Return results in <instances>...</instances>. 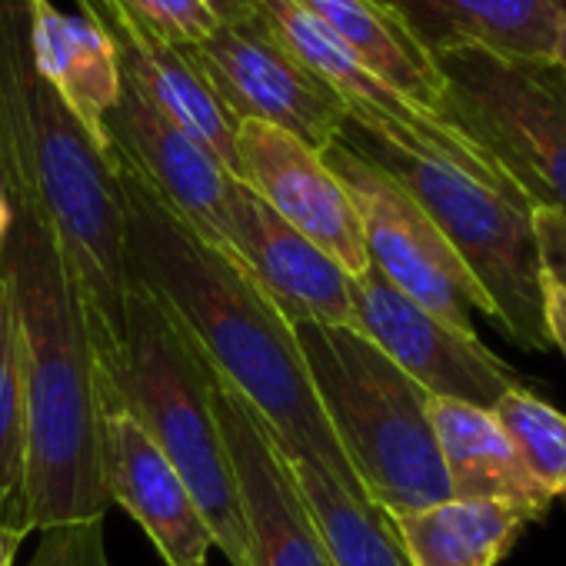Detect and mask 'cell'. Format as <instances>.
Here are the masks:
<instances>
[{
  "mask_svg": "<svg viewBox=\"0 0 566 566\" xmlns=\"http://www.w3.org/2000/svg\"><path fill=\"white\" fill-rule=\"evenodd\" d=\"M114 164L137 287L167 307L203 364L253 407L283 457L317 463L367 496L321 410L294 327L230 256L187 230L117 154Z\"/></svg>",
  "mask_w": 566,
  "mask_h": 566,
  "instance_id": "6da1fadb",
  "label": "cell"
},
{
  "mask_svg": "<svg viewBox=\"0 0 566 566\" xmlns=\"http://www.w3.org/2000/svg\"><path fill=\"white\" fill-rule=\"evenodd\" d=\"M0 177L11 210L51 233L107 370L134 297L124 190L114 154L91 140L34 71L28 0H0Z\"/></svg>",
  "mask_w": 566,
  "mask_h": 566,
  "instance_id": "7a4b0ae2",
  "label": "cell"
},
{
  "mask_svg": "<svg viewBox=\"0 0 566 566\" xmlns=\"http://www.w3.org/2000/svg\"><path fill=\"white\" fill-rule=\"evenodd\" d=\"M0 273L21 350L28 523L41 533L104 520V377L81 294L51 233L24 213H14Z\"/></svg>",
  "mask_w": 566,
  "mask_h": 566,
  "instance_id": "3957f363",
  "label": "cell"
},
{
  "mask_svg": "<svg viewBox=\"0 0 566 566\" xmlns=\"http://www.w3.org/2000/svg\"><path fill=\"white\" fill-rule=\"evenodd\" d=\"M321 410L367 496L384 510L450 500L430 394L354 327L294 324Z\"/></svg>",
  "mask_w": 566,
  "mask_h": 566,
  "instance_id": "277c9868",
  "label": "cell"
},
{
  "mask_svg": "<svg viewBox=\"0 0 566 566\" xmlns=\"http://www.w3.org/2000/svg\"><path fill=\"white\" fill-rule=\"evenodd\" d=\"M104 397L124 403L197 500L213 546L250 566L233 470L213 410V377L184 327L134 283L117 360L101 370Z\"/></svg>",
  "mask_w": 566,
  "mask_h": 566,
  "instance_id": "5b68a950",
  "label": "cell"
},
{
  "mask_svg": "<svg viewBox=\"0 0 566 566\" xmlns=\"http://www.w3.org/2000/svg\"><path fill=\"white\" fill-rule=\"evenodd\" d=\"M340 137L380 164L427 210L483 291L490 321H496L523 350L546 354L553 340L546 331V276L533 230V207L486 187L453 164L387 144L350 120Z\"/></svg>",
  "mask_w": 566,
  "mask_h": 566,
  "instance_id": "8992f818",
  "label": "cell"
},
{
  "mask_svg": "<svg viewBox=\"0 0 566 566\" xmlns=\"http://www.w3.org/2000/svg\"><path fill=\"white\" fill-rule=\"evenodd\" d=\"M443 114L533 203L566 217V74L556 61L437 51Z\"/></svg>",
  "mask_w": 566,
  "mask_h": 566,
  "instance_id": "52a82bcc",
  "label": "cell"
},
{
  "mask_svg": "<svg viewBox=\"0 0 566 566\" xmlns=\"http://www.w3.org/2000/svg\"><path fill=\"white\" fill-rule=\"evenodd\" d=\"M324 160L350 193L364 227L367 260L384 280L460 331H473V311L490 317L483 291L467 273L440 227L380 164L354 150L344 137L324 150Z\"/></svg>",
  "mask_w": 566,
  "mask_h": 566,
  "instance_id": "ba28073f",
  "label": "cell"
},
{
  "mask_svg": "<svg viewBox=\"0 0 566 566\" xmlns=\"http://www.w3.org/2000/svg\"><path fill=\"white\" fill-rule=\"evenodd\" d=\"M190 54L237 124H270L317 150H327L347 124L340 101L280 44L256 11L220 24Z\"/></svg>",
  "mask_w": 566,
  "mask_h": 566,
  "instance_id": "9c48e42d",
  "label": "cell"
},
{
  "mask_svg": "<svg viewBox=\"0 0 566 566\" xmlns=\"http://www.w3.org/2000/svg\"><path fill=\"white\" fill-rule=\"evenodd\" d=\"M350 301V327L364 334L430 397L493 410L503 394L523 387L520 374L506 367L493 350H486L476 331H460L423 311L374 266L354 276Z\"/></svg>",
  "mask_w": 566,
  "mask_h": 566,
  "instance_id": "30bf717a",
  "label": "cell"
},
{
  "mask_svg": "<svg viewBox=\"0 0 566 566\" xmlns=\"http://www.w3.org/2000/svg\"><path fill=\"white\" fill-rule=\"evenodd\" d=\"M213 410L227 443L250 566H331L283 450L253 407L213 370Z\"/></svg>",
  "mask_w": 566,
  "mask_h": 566,
  "instance_id": "8fae6325",
  "label": "cell"
},
{
  "mask_svg": "<svg viewBox=\"0 0 566 566\" xmlns=\"http://www.w3.org/2000/svg\"><path fill=\"white\" fill-rule=\"evenodd\" d=\"M237 157L240 184L250 187L283 223L327 250L350 276H360L370 266L357 207L324 160V150L270 124L240 120Z\"/></svg>",
  "mask_w": 566,
  "mask_h": 566,
  "instance_id": "7c38bea8",
  "label": "cell"
},
{
  "mask_svg": "<svg viewBox=\"0 0 566 566\" xmlns=\"http://www.w3.org/2000/svg\"><path fill=\"white\" fill-rule=\"evenodd\" d=\"M111 150L164 200V207L193 230L203 243L233 256L230 200L237 177L187 130L150 107L124 84L117 107L107 117Z\"/></svg>",
  "mask_w": 566,
  "mask_h": 566,
  "instance_id": "4fadbf2b",
  "label": "cell"
},
{
  "mask_svg": "<svg viewBox=\"0 0 566 566\" xmlns=\"http://www.w3.org/2000/svg\"><path fill=\"white\" fill-rule=\"evenodd\" d=\"M233 263L256 283L276 314L294 324L350 327L354 276L317 243L283 223L250 187L237 184L230 200Z\"/></svg>",
  "mask_w": 566,
  "mask_h": 566,
  "instance_id": "5bb4252c",
  "label": "cell"
},
{
  "mask_svg": "<svg viewBox=\"0 0 566 566\" xmlns=\"http://www.w3.org/2000/svg\"><path fill=\"white\" fill-rule=\"evenodd\" d=\"M104 490L154 539L167 566H207L213 533L187 483L137 417L104 397Z\"/></svg>",
  "mask_w": 566,
  "mask_h": 566,
  "instance_id": "9a60e30c",
  "label": "cell"
},
{
  "mask_svg": "<svg viewBox=\"0 0 566 566\" xmlns=\"http://www.w3.org/2000/svg\"><path fill=\"white\" fill-rule=\"evenodd\" d=\"M77 4L94 11L107 28L117 48L124 84H130L150 107L170 117L193 140H200L230 170V177L240 180L237 120L207 84L193 54L127 18L114 0H77Z\"/></svg>",
  "mask_w": 566,
  "mask_h": 566,
  "instance_id": "2e32d148",
  "label": "cell"
},
{
  "mask_svg": "<svg viewBox=\"0 0 566 566\" xmlns=\"http://www.w3.org/2000/svg\"><path fill=\"white\" fill-rule=\"evenodd\" d=\"M57 11L54 0H28V48L41 81L61 97L91 140L111 150L107 117L120 101L124 77L117 48L94 11Z\"/></svg>",
  "mask_w": 566,
  "mask_h": 566,
  "instance_id": "e0dca14e",
  "label": "cell"
},
{
  "mask_svg": "<svg viewBox=\"0 0 566 566\" xmlns=\"http://www.w3.org/2000/svg\"><path fill=\"white\" fill-rule=\"evenodd\" d=\"M430 427L453 500H503L543 520L553 496L530 476L493 410L430 397Z\"/></svg>",
  "mask_w": 566,
  "mask_h": 566,
  "instance_id": "ac0fdd59",
  "label": "cell"
},
{
  "mask_svg": "<svg viewBox=\"0 0 566 566\" xmlns=\"http://www.w3.org/2000/svg\"><path fill=\"white\" fill-rule=\"evenodd\" d=\"M437 54L480 48L503 57L553 61L556 0H384Z\"/></svg>",
  "mask_w": 566,
  "mask_h": 566,
  "instance_id": "d6986e66",
  "label": "cell"
},
{
  "mask_svg": "<svg viewBox=\"0 0 566 566\" xmlns=\"http://www.w3.org/2000/svg\"><path fill=\"white\" fill-rule=\"evenodd\" d=\"M407 566H496L533 513L503 500H443L387 513Z\"/></svg>",
  "mask_w": 566,
  "mask_h": 566,
  "instance_id": "ffe728a7",
  "label": "cell"
},
{
  "mask_svg": "<svg viewBox=\"0 0 566 566\" xmlns=\"http://www.w3.org/2000/svg\"><path fill=\"white\" fill-rule=\"evenodd\" d=\"M364 67L413 104L443 114V81L433 54L384 0H297Z\"/></svg>",
  "mask_w": 566,
  "mask_h": 566,
  "instance_id": "44dd1931",
  "label": "cell"
},
{
  "mask_svg": "<svg viewBox=\"0 0 566 566\" xmlns=\"http://www.w3.org/2000/svg\"><path fill=\"white\" fill-rule=\"evenodd\" d=\"M331 566H407L390 516L331 470L287 460Z\"/></svg>",
  "mask_w": 566,
  "mask_h": 566,
  "instance_id": "7402d4cb",
  "label": "cell"
},
{
  "mask_svg": "<svg viewBox=\"0 0 566 566\" xmlns=\"http://www.w3.org/2000/svg\"><path fill=\"white\" fill-rule=\"evenodd\" d=\"M24 483H28V427H24L21 350H18L11 287L4 273H0V516L31 526Z\"/></svg>",
  "mask_w": 566,
  "mask_h": 566,
  "instance_id": "603a6c76",
  "label": "cell"
},
{
  "mask_svg": "<svg viewBox=\"0 0 566 566\" xmlns=\"http://www.w3.org/2000/svg\"><path fill=\"white\" fill-rule=\"evenodd\" d=\"M496 423L516 447L530 476L556 500L566 493V413L526 387H513L493 407Z\"/></svg>",
  "mask_w": 566,
  "mask_h": 566,
  "instance_id": "cb8c5ba5",
  "label": "cell"
},
{
  "mask_svg": "<svg viewBox=\"0 0 566 566\" xmlns=\"http://www.w3.org/2000/svg\"><path fill=\"white\" fill-rule=\"evenodd\" d=\"M114 4L157 38L187 51L220 28V21L203 0H114Z\"/></svg>",
  "mask_w": 566,
  "mask_h": 566,
  "instance_id": "d4e9b609",
  "label": "cell"
},
{
  "mask_svg": "<svg viewBox=\"0 0 566 566\" xmlns=\"http://www.w3.org/2000/svg\"><path fill=\"white\" fill-rule=\"evenodd\" d=\"M31 566H111L104 543V520H84L41 530Z\"/></svg>",
  "mask_w": 566,
  "mask_h": 566,
  "instance_id": "484cf974",
  "label": "cell"
},
{
  "mask_svg": "<svg viewBox=\"0 0 566 566\" xmlns=\"http://www.w3.org/2000/svg\"><path fill=\"white\" fill-rule=\"evenodd\" d=\"M533 230L543 260V276L556 287H566V217L553 210H533Z\"/></svg>",
  "mask_w": 566,
  "mask_h": 566,
  "instance_id": "4316f807",
  "label": "cell"
},
{
  "mask_svg": "<svg viewBox=\"0 0 566 566\" xmlns=\"http://www.w3.org/2000/svg\"><path fill=\"white\" fill-rule=\"evenodd\" d=\"M546 331L553 347H559L566 357V287H556L549 280H546Z\"/></svg>",
  "mask_w": 566,
  "mask_h": 566,
  "instance_id": "83f0119b",
  "label": "cell"
},
{
  "mask_svg": "<svg viewBox=\"0 0 566 566\" xmlns=\"http://www.w3.org/2000/svg\"><path fill=\"white\" fill-rule=\"evenodd\" d=\"M28 533H31V526L0 516V566H14L18 549H21V543H24Z\"/></svg>",
  "mask_w": 566,
  "mask_h": 566,
  "instance_id": "f1b7e54d",
  "label": "cell"
},
{
  "mask_svg": "<svg viewBox=\"0 0 566 566\" xmlns=\"http://www.w3.org/2000/svg\"><path fill=\"white\" fill-rule=\"evenodd\" d=\"M203 4L213 11V18H217L220 24L240 21V18H247V14L256 11V0H203Z\"/></svg>",
  "mask_w": 566,
  "mask_h": 566,
  "instance_id": "f546056e",
  "label": "cell"
},
{
  "mask_svg": "<svg viewBox=\"0 0 566 566\" xmlns=\"http://www.w3.org/2000/svg\"><path fill=\"white\" fill-rule=\"evenodd\" d=\"M553 61L566 74V0H556V48H553Z\"/></svg>",
  "mask_w": 566,
  "mask_h": 566,
  "instance_id": "4dcf8cb0",
  "label": "cell"
},
{
  "mask_svg": "<svg viewBox=\"0 0 566 566\" xmlns=\"http://www.w3.org/2000/svg\"><path fill=\"white\" fill-rule=\"evenodd\" d=\"M11 223H14V210H11V200L4 190V177H0V253H4V243L11 237Z\"/></svg>",
  "mask_w": 566,
  "mask_h": 566,
  "instance_id": "1f68e13d",
  "label": "cell"
},
{
  "mask_svg": "<svg viewBox=\"0 0 566 566\" xmlns=\"http://www.w3.org/2000/svg\"><path fill=\"white\" fill-rule=\"evenodd\" d=\"M563 496H566V493H563Z\"/></svg>",
  "mask_w": 566,
  "mask_h": 566,
  "instance_id": "d6a6232c",
  "label": "cell"
}]
</instances>
